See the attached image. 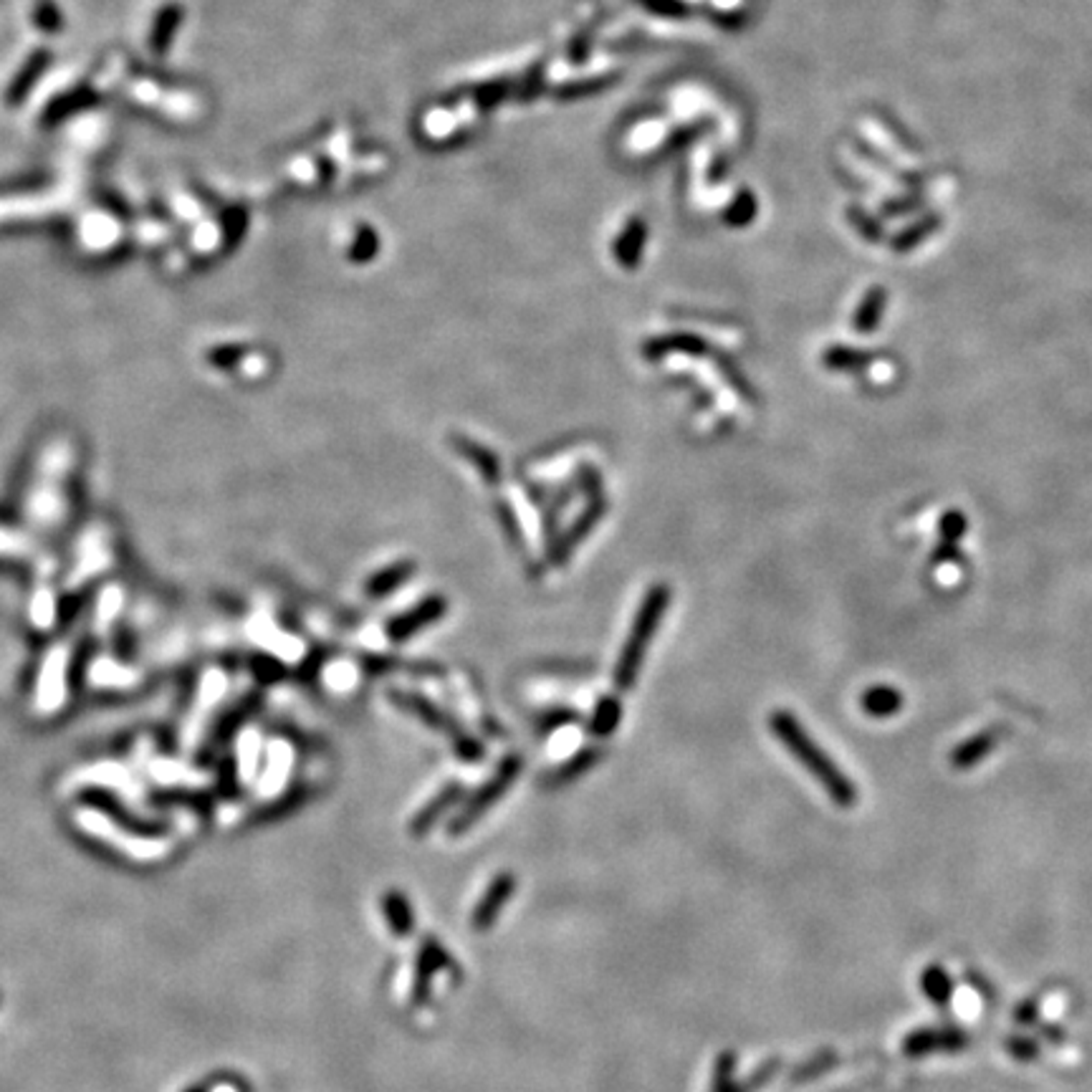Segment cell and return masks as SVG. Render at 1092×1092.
Returning a JSON list of instances; mask_svg holds the SVG:
<instances>
[{
  "mask_svg": "<svg viewBox=\"0 0 1092 1092\" xmlns=\"http://www.w3.org/2000/svg\"><path fill=\"white\" fill-rule=\"evenodd\" d=\"M74 479H77V448L72 440L59 435L43 443L24 490L26 529L36 537L59 532L72 514Z\"/></svg>",
  "mask_w": 1092,
  "mask_h": 1092,
  "instance_id": "1",
  "label": "cell"
},
{
  "mask_svg": "<svg viewBox=\"0 0 1092 1092\" xmlns=\"http://www.w3.org/2000/svg\"><path fill=\"white\" fill-rule=\"evenodd\" d=\"M769 728L772 733L781 741L786 751H789L804 769L822 784V789L827 791V797L833 799L839 807H852L857 802V789L852 784V779H847L842 774V769L822 751V746L817 744L815 738L809 736L807 728L799 723V718L789 711H774L769 716Z\"/></svg>",
  "mask_w": 1092,
  "mask_h": 1092,
  "instance_id": "2",
  "label": "cell"
},
{
  "mask_svg": "<svg viewBox=\"0 0 1092 1092\" xmlns=\"http://www.w3.org/2000/svg\"><path fill=\"white\" fill-rule=\"evenodd\" d=\"M667 604H670V587L667 585H653L648 590V595L643 597L638 614L632 620L630 635H627L620 658H617V665H614V685L620 691H630L635 680H638L640 667H643L648 648L653 643V638H656L658 625H661Z\"/></svg>",
  "mask_w": 1092,
  "mask_h": 1092,
  "instance_id": "3",
  "label": "cell"
},
{
  "mask_svg": "<svg viewBox=\"0 0 1092 1092\" xmlns=\"http://www.w3.org/2000/svg\"><path fill=\"white\" fill-rule=\"evenodd\" d=\"M72 673L74 645H51L38 661L36 680L30 688V706L38 716H56L59 711H64L69 693H72Z\"/></svg>",
  "mask_w": 1092,
  "mask_h": 1092,
  "instance_id": "4",
  "label": "cell"
},
{
  "mask_svg": "<svg viewBox=\"0 0 1092 1092\" xmlns=\"http://www.w3.org/2000/svg\"><path fill=\"white\" fill-rule=\"evenodd\" d=\"M390 701L395 703L400 711H408V714H413L415 718L423 720V723H426L428 728H432V731L450 736L455 754H458V759H463V762H476V759L484 756V749H481V744L471 736V733L463 731V728L458 726L448 714H443V711L437 709L435 703L423 698L420 693L392 691Z\"/></svg>",
  "mask_w": 1092,
  "mask_h": 1092,
  "instance_id": "5",
  "label": "cell"
},
{
  "mask_svg": "<svg viewBox=\"0 0 1092 1092\" xmlns=\"http://www.w3.org/2000/svg\"><path fill=\"white\" fill-rule=\"evenodd\" d=\"M519 772H521L519 756H506V759L498 764L496 772H493V776H490V779L486 781V784L481 786V789L476 791L466 804H463L461 815L450 822V834L458 837V834L468 833L471 825H476V822H479L481 817H484L486 812H489V809L493 807V804H496L508 789H511V784L516 781Z\"/></svg>",
  "mask_w": 1092,
  "mask_h": 1092,
  "instance_id": "6",
  "label": "cell"
},
{
  "mask_svg": "<svg viewBox=\"0 0 1092 1092\" xmlns=\"http://www.w3.org/2000/svg\"><path fill=\"white\" fill-rule=\"evenodd\" d=\"M112 561H114L112 537H109L107 529H101L99 524H94L89 529V534H86V546L82 549V544H79L77 551H74V564H72V572H69V579H66V587H69V590H79V585H82L84 579L107 574L109 569H112L109 567Z\"/></svg>",
  "mask_w": 1092,
  "mask_h": 1092,
  "instance_id": "7",
  "label": "cell"
},
{
  "mask_svg": "<svg viewBox=\"0 0 1092 1092\" xmlns=\"http://www.w3.org/2000/svg\"><path fill=\"white\" fill-rule=\"evenodd\" d=\"M445 612H448V600L440 595H431L426 597V600H420V603L415 604L413 609H408V612L395 614V617L387 622L384 632H387V638H390L392 643H405V640H410L413 635H418V632H423L426 627H431L432 622L440 620Z\"/></svg>",
  "mask_w": 1092,
  "mask_h": 1092,
  "instance_id": "8",
  "label": "cell"
},
{
  "mask_svg": "<svg viewBox=\"0 0 1092 1092\" xmlns=\"http://www.w3.org/2000/svg\"><path fill=\"white\" fill-rule=\"evenodd\" d=\"M86 680L96 691H125L140 683V670L117 653H99L86 662Z\"/></svg>",
  "mask_w": 1092,
  "mask_h": 1092,
  "instance_id": "9",
  "label": "cell"
},
{
  "mask_svg": "<svg viewBox=\"0 0 1092 1092\" xmlns=\"http://www.w3.org/2000/svg\"><path fill=\"white\" fill-rule=\"evenodd\" d=\"M604 511H607V501H604V496H592L590 506H587L585 511H582V514L574 519V524L569 526L567 532L561 534L559 542L554 544V549H551V559H554L556 564H561L564 559H569V554L577 549L579 544L590 537L592 529L597 526V521L604 516Z\"/></svg>",
  "mask_w": 1092,
  "mask_h": 1092,
  "instance_id": "10",
  "label": "cell"
},
{
  "mask_svg": "<svg viewBox=\"0 0 1092 1092\" xmlns=\"http://www.w3.org/2000/svg\"><path fill=\"white\" fill-rule=\"evenodd\" d=\"M516 891V878L511 873H501L493 878V883L489 886V891L484 892V897L479 900L476 910H473V928L476 931H489L496 923L498 913L503 905L511 900Z\"/></svg>",
  "mask_w": 1092,
  "mask_h": 1092,
  "instance_id": "11",
  "label": "cell"
},
{
  "mask_svg": "<svg viewBox=\"0 0 1092 1092\" xmlns=\"http://www.w3.org/2000/svg\"><path fill=\"white\" fill-rule=\"evenodd\" d=\"M999 738H1002V731H999V728H984V731L968 736L966 741H961L956 749L950 751L948 756L950 767L958 769V772H966V769L976 767V764L984 762L986 756L997 749Z\"/></svg>",
  "mask_w": 1092,
  "mask_h": 1092,
  "instance_id": "12",
  "label": "cell"
},
{
  "mask_svg": "<svg viewBox=\"0 0 1092 1092\" xmlns=\"http://www.w3.org/2000/svg\"><path fill=\"white\" fill-rule=\"evenodd\" d=\"M463 794V786L458 784V781H453V784L443 786V789L437 791L435 797L431 799V802L426 804V807L420 809L418 815L413 817V825H410V830H413L415 837H423V834H428L435 827V822L440 820V817L448 812L450 807H453L458 799H461Z\"/></svg>",
  "mask_w": 1092,
  "mask_h": 1092,
  "instance_id": "13",
  "label": "cell"
},
{
  "mask_svg": "<svg viewBox=\"0 0 1092 1092\" xmlns=\"http://www.w3.org/2000/svg\"><path fill=\"white\" fill-rule=\"evenodd\" d=\"M415 574V561H395L390 567L379 569L373 577L367 579L365 595L370 600H384V597L395 595L405 582H410Z\"/></svg>",
  "mask_w": 1092,
  "mask_h": 1092,
  "instance_id": "14",
  "label": "cell"
},
{
  "mask_svg": "<svg viewBox=\"0 0 1092 1092\" xmlns=\"http://www.w3.org/2000/svg\"><path fill=\"white\" fill-rule=\"evenodd\" d=\"M903 693L892 685H873L860 696L862 714L870 718H892L903 711Z\"/></svg>",
  "mask_w": 1092,
  "mask_h": 1092,
  "instance_id": "15",
  "label": "cell"
},
{
  "mask_svg": "<svg viewBox=\"0 0 1092 1092\" xmlns=\"http://www.w3.org/2000/svg\"><path fill=\"white\" fill-rule=\"evenodd\" d=\"M36 554V534L24 524H0V561H21Z\"/></svg>",
  "mask_w": 1092,
  "mask_h": 1092,
  "instance_id": "16",
  "label": "cell"
},
{
  "mask_svg": "<svg viewBox=\"0 0 1092 1092\" xmlns=\"http://www.w3.org/2000/svg\"><path fill=\"white\" fill-rule=\"evenodd\" d=\"M453 448L458 450L463 458H468V461L473 463V468L481 473V479H484L486 484L496 486L498 481H501V466H498V458L490 453L486 445H479L476 440H471V437L455 435Z\"/></svg>",
  "mask_w": 1092,
  "mask_h": 1092,
  "instance_id": "17",
  "label": "cell"
},
{
  "mask_svg": "<svg viewBox=\"0 0 1092 1092\" xmlns=\"http://www.w3.org/2000/svg\"><path fill=\"white\" fill-rule=\"evenodd\" d=\"M448 956L443 953V948L435 944L432 939L423 941L420 946V958H418V974H415V994L413 1002L423 1004L428 999V989H431V979L437 968H443Z\"/></svg>",
  "mask_w": 1092,
  "mask_h": 1092,
  "instance_id": "18",
  "label": "cell"
},
{
  "mask_svg": "<svg viewBox=\"0 0 1092 1092\" xmlns=\"http://www.w3.org/2000/svg\"><path fill=\"white\" fill-rule=\"evenodd\" d=\"M382 910H384V918H387V923H390L392 933L395 936H400V939H405V936H410L415 928V918H413V908H410V900L402 892L397 891H390L387 895L382 897Z\"/></svg>",
  "mask_w": 1092,
  "mask_h": 1092,
  "instance_id": "19",
  "label": "cell"
},
{
  "mask_svg": "<svg viewBox=\"0 0 1092 1092\" xmlns=\"http://www.w3.org/2000/svg\"><path fill=\"white\" fill-rule=\"evenodd\" d=\"M870 362H873V357L868 352L847 347H830L822 355V365L833 373H862V370H868Z\"/></svg>",
  "mask_w": 1092,
  "mask_h": 1092,
  "instance_id": "20",
  "label": "cell"
},
{
  "mask_svg": "<svg viewBox=\"0 0 1092 1092\" xmlns=\"http://www.w3.org/2000/svg\"><path fill=\"white\" fill-rule=\"evenodd\" d=\"M600 756H603V751L597 749V746H590V749L574 754L567 764H561V767L556 769L554 774H551L549 786H561V784H567V781H574L577 776H582L585 772H590V769L595 767L597 762H600Z\"/></svg>",
  "mask_w": 1092,
  "mask_h": 1092,
  "instance_id": "21",
  "label": "cell"
},
{
  "mask_svg": "<svg viewBox=\"0 0 1092 1092\" xmlns=\"http://www.w3.org/2000/svg\"><path fill=\"white\" fill-rule=\"evenodd\" d=\"M963 1045V1037L958 1032H918L913 1034V1037H908V1042H905V1052L908 1055H926V1052H933V1050H941V1047H946V1050H953V1047H961Z\"/></svg>",
  "mask_w": 1092,
  "mask_h": 1092,
  "instance_id": "22",
  "label": "cell"
},
{
  "mask_svg": "<svg viewBox=\"0 0 1092 1092\" xmlns=\"http://www.w3.org/2000/svg\"><path fill=\"white\" fill-rule=\"evenodd\" d=\"M620 718H622L620 701H617L614 696L600 698L595 714H592L590 731L595 733V736H600V738L612 736L614 728H617V723H620Z\"/></svg>",
  "mask_w": 1092,
  "mask_h": 1092,
  "instance_id": "23",
  "label": "cell"
},
{
  "mask_svg": "<svg viewBox=\"0 0 1092 1092\" xmlns=\"http://www.w3.org/2000/svg\"><path fill=\"white\" fill-rule=\"evenodd\" d=\"M670 352L701 355V352H706V344H703L701 339H693V337H665V339H658V342H650L648 347H645V357H650V360H658V357L670 355Z\"/></svg>",
  "mask_w": 1092,
  "mask_h": 1092,
  "instance_id": "24",
  "label": "cell"
},
{
  "mask_svg": "<svg viewBox=\"0 0 1092 1092\" xmlns=\"http://www.w3.org/2000/svg\"><path fill=\"white\" fill-rule=\"evenodd\" d=\"M883 307H886V294L883 291H870L868 299L862 302V307L857 309L855 314V329L860 331V334H870V331L878 329V321H880V314H883Z\"/></svg>",
  "mask_w": 1092,
  "mask_h": 1092,
  "instance_id": "25",
  "label": "cell"
},
{
  "mask_svg": "<svg viewBox=\"0 0 1092 1092\" xmlns=\"http://www.w3.org/2000/svg\"><path fill=\"white\" fill-rule=\"evenodd\" d=\"M923 992L936 1004H946L950 999V979L941 966L926 968L923 974Z\"/></svg>",
  "mask_w": 1092,
  "mask_h": 1092,
  "instance_id": "26",
  "label": "cell"
},
{
  "mask_svg": "<svg viewBox=\"0 0 1092 1092\" xmlns=\"http://www.w3.org/2000/svg\"><path fill=\"white\" fill-rule=\"evenodd\" d=\"M968 532V519L961 511H946L939 521V537L946 544H958Z\"/></svg>",
  "mask_w": 1092,
  "mask_h": 1092,
  "instance_id": "27",
  "label": "cell"
},
{
  "mask_svg": "<svg viewBox=\"0 0 1092 1092\" xmlns=\"http://www.w3.org/2000/svg\"><path fill=\"white\" fill-rule=\"evenodd\" d=\"M574 720H579V716L574 714V711H567V709H554L549 711V714H544L542 718H539V731L542 733H551L556 731V728L567 726V723H574Z\"/></svg>",
  "mask_w": 1092,
  "mask_h": 1092,
  "instance_id": "28",
  "label": "cell"
},
{
  "mask_svg": "<svg viewBox=\"0 0 1092 1092\" xmlns=\"http://www.w3.org/2000/svg\"><path fill=\"white\" fill-rule=\"evenodd\" d=\"M731 1067H733V1057H723L718 1064V1074H716V1085H714L716 1092H731Z\"/></svg>",
  "mask_w": 1092,
  "mask_h": 1092,
  "instance_id": "29",
  "label": "cell"
},
{
  "mask_svg": "<svg viewBox=\"0 0 1092 1092\" xmlns=\"http://www.w3.org/2000/svg\"><path fill=\"white\" fill-rule=\"evenodd\" d=\"M956 559H958V544L941 542L939 549L933 551V561H936V564H946V561H956Z\"/></svg>",
  "mask_w": 1092,
  "mask_h": 1092,
  "instance_id": "30",
  "label": "cell"
}]
</instances>
